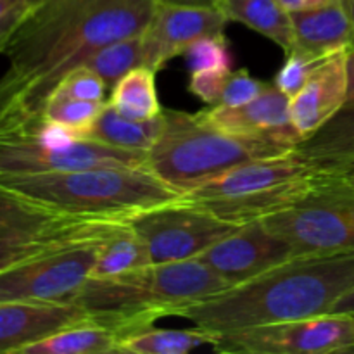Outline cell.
I'll return each instance as SVG.
<instances>
[{
	"label": "cell",
	"mask_w": 354,
	"mask_h": 354,
	"mask_svg": "<svg viewBox=\"0 0 354 354\" xmlns=\"http://www.w3.org/2000/svg\"><path fill=\"white\" fill-rule=\"evenodd\" d=\"M161 127L162 113L154 120H128L106 102L90 130L88 138L100 142V144L113 145V147L127 149V151L149 152L161 131Z\"/></svg>",
	"instance_id": "7402d4cb"
},
{
	"label": "cell",
	"mask_w": 354,
	"mask_h": 354,
	"mask_svg": "<svg viewBox=\"0 0 354 354\" xmlns=\"http://www.w3.org/2000/svg\"><path fill=\"white\" fill-rule=\"evenodd\" d=\"M346 353H354V344L349 349H346Z\"/></svg>",
	"instance_id": "60d3db41"
},
{
	"label": "cell",
	"mask_w": 354,
	"mask_h": 354,
	"mask_svg": "<svg viewBox=\"0 0 354 354\" xmlns=\"http://www.w3.org/2000/svg\"><path fill=\"white\" fill-rule=\"evenodd\" d=\"M227 23V17L216 7L158 2L142 33L144 66L158 73L173 57L182 55L187 45L196 38L223 33Z\"/></svg>",
	"instance_id": "5bb4252c"
},
{
	"label": "cell",
	"mask_w": 354,
	"mask_h": 354,
	"mask_svg": "<svg viewBox=\"0 0 354 354\" xmlns=\"http://www.w3.org/2000/svg\"><path fill=\"white\" fill-rule=\"evenodd\" d=\"M83 66L97 73L106 82L107 88L113 86L123 78L131 69L144 66V47H142V35L121 38L104 45L99 50L93 52Z\"/></svg>",
	"instance_id": "484cf974"
},
{
	"label": "cell",
	"mask_w": 354,
	"mask_h": 354,
	"mask_svg": "<svg viewBox=\"0 0 354 354\" xmlns=\"http://www.w3.org/2000/svg\"><path fill=\"white\" fill-rule=\"evenodd\" d=\"M263 223L289 242L296 256L354 252V190L322 175L306 196Z\"/></svg>",
	"instance_id": "ba28073f"
},
{
	"label": "cell",
	"mask_w": 354,
	"mask_h": 354,
	"mask_svg": "<svg viewBox=\"0 0 354 354\" xmlns=\"http://www.w3.org/2000/svg\"><path fill=\"white\" fill-rule=\"evenodd\" d=\"M354 287V252L297 256L254 279L176 308L213 334L330 313Z\"/></svg>",
	"instance_id": "7a4b0ae2"
},
{
	"label": "cell",
	"mask_w": 354,
	"mask_h": 354,
	"mask_svg": "<svg viewBox=\"0 0 354 354\" xmlns=\"http://www.w3.org/2000/svg\"><path fill=\"white\" fill-rule=\"evenodd\" d=\"M159 0H38L2 54L0 128L44 120L61 80L111 41L144 33Z\"/></svg>",
	"instance_id": "6da1fadb"
},
{
	"label": "cell",
	"mask_w": 354,
	"mask_h": 354,
	"mask_svg": "<svg viewBox=\"0 0 354 354\" xmlns=\"http://www.w3.org/2000/svg\"><path fill=\"white\" fill-rule=\"evenodd\" d=\"M165 3H178V6H197V7H214L216 0H159Z\"/></svg>",
	"instance_id": "f35d334b"
},
{
	"label": "cell",
	"mask_w": 354,
	"mask_h": 354,
	"mask_svg": "<svg viewBox=\"0 0 354 354\" xmlns=\"http://www.w3.org/2000/svg\"><path fill=\"white\" fill-rule=\"evenodd\" d=\"M354 344L353 315L327 313L218 334L213 349L225 354H330Z\"/></svg>",
	"instance_id": "30bf717a"
},
{
	"label": "cell",
	"mask_w": 354,
	"mask_h": 354,
	"mask_svg": "<svg viewBox=\"0 0 354 354\" xmlns=\"http://www.w3.org/2000/svg\"><path fill=\"white\" fill-rule=\"evenodd\" d=\"M330 2V0H280L283 9L287 12H297V10H308L315 9V7H320L324 3Z\"/></svg>",
	"instance_id": "e575fe53"
},
{
	"label": "cell",
	"mask_w": 354,
	"mask_h": 354,
	"mask_svg": "<svg viewBox=\"0 0 354 354\" xmlns=\"http://www.w3.org/2000/svg\"><path fill=\"white\" fill-rule=\"evenodd\" d=\"M187 66L190 71L203 69H232V52L223 33L204 35L196 38L183 50Z\"/></svg>",
	"instance_id": "83f0119b"
},
{
	"label": "cell",
	"mask_w": 354,
	"mask_h": 354,
	"mask_svg": "<svg viewBox=\"0 0 354 354\" xmlns=\"http://www.w3.org/2000/svg\"><path fill=\"white\" fill-rule=\"evenodd\" d=\"M289 104V97L272 83L249 104L239 107L213 106L199 111L197 116L218 130L241 135H270L296 147L303 138L290 123Z\"/></svg>",
	"instance_id": "2e32d148"
},
{
	"label": "cell",
	"mask_w": 354,
	"mask_h": 354,
	"mask_svg": "<svg viewBox=\"0 0 354 354\" xmlns=\"http://www.w3.org/2000/svg\"><path fill=\"white\" fill-rule=\"evenodd\" d=\"M292 151V144L270 135L230 133L209 127L197 114L162 109V127L147 152V168L185 194L235 166Z\"/></svg>",
	"instance_id": "5b68a950"
},
{
	"label": "cell",
	"mask_w": 354,
	"mask_h": 354,
	"mask_svg": "<svg viewBox=\"0 0 354 354\" xmlns=\"http://www.w3.org/2000/svg\"><path fill=\"white\" fill-rule=\"evenodd\" d=\"M149 154L80 138L68 147L45 144L30 127L0 128V176L86 168H147Z\"/></svg>",
	"instance_id": "9c48e42d"
},
{
	"label": "cell",
	"mask_w": 354,
	"mask_h": 354,
	"mask_svg": "<svg viewBox=\"0 0 354 354\" xmlns=\"http://www.w3.org/2000/svg\"><path fill=\"white\" fill-rule=\"evenodd\" d=\"M228 283L199 258L152 263L121 275L90 277L71 303L90 320L113 328L120 339L171 317L176 308L228 289Z\"/></svg>",
	"instance_id": "3957f363"
},
{
	"label": "cell",
	"mask_w": 354,
	"mask_h": 354,
	"mask_svg": "<svg viewBox=\"0 0 354 354\" xmlns=\"http://www.w3.org/2000/svg\"><path fill=\"white\" fill-rule=\"evenodd\" d=\"M214 7L228 23L245 24L279 45L286 54L294 48L292 21L280 0H216Z\"/></svg>",
	"instance_id": "ffe728a7"
},
{
	"label": "cell",
	"mask_w": 354,
	"mask_h": 354,
	"mask_svg": "<svg viewBox=\"0 0 354 354\" xmlns=\"http://www.w3.org/2000/svg\"><path fill=\"white\" fill-rule=\"evenodd\" d=\"M290 21L294 48L315 61L353 48V23L344 0H330L315 9L290 12Z\"/></svg>",
	"instance_id": "ac0fdd59"
},
{
	"label": "cell",
	"mask_w": 354,
	"mask_h": 354,
	"mask_svg": "<svg viewBox=\"0 0 354 354\" xmlns=\"http://www.w3.org/2000/svg\"><path fill=\"white\" fill-rule=\"evenodd\" d=\"M348 55L349 50H341L320 59L303 88L290 99V123L301 138L320 130L348 102Z\"/></svg>",
	"instance_id": "9a60e30c"
},
{
	"label": "cell",
	"mask_w": 354,
	"mask_h": 354,
	"mask_svg": "<svg viewBox=\"0 0 354 354\" xmlns=\"http://www.w3.org/2000/svg\"><path fill=\"white\" fill-rule=\"evenodd\" d=\"M330 313H339V315H353L354 317V287L349 289L341 299L335 303V306L332 308Z\"/></svg>",
	"instance_id": "8d00e7d4"
},
{
	"label": "cell",
	"mask_w": 354,
	"mask_h": 354,
	"mask_svg": "<svg viewBox=\"0 0 354 354\" xmlns=\"http://www.w3.org/2000/svg\"><path fill=\"white\" fill-rule=\"evenodd\" d=\"M100 244L57 249L0 273V301L71 303L90 279Z\"/></svg>",
	"instance_id": "7c38bea8"
},
{
	"label": "cell",
	"mask_w": 354,
	"mask_h": 354,
	"mask_svg": "<svg viewBox=\"0 0 354 354\" xmlns=\"http://www.w3.org/2000/svg\"><path fill=\"white\" fill-rule=\"evenodd\" d=\"M0 190L62 213L107 220H131L183 196L149 168L111 166L0 176Z\"/></svg>",
	"instance_id": "277c9868"
},
{
	"label": "cell",
	"mask_w": 354,
	"mask_h": 354,
	"mask_svg": "<svg viewBox=\"0 0 354 354\" xmlns=\"http://www.w3.org/2000/svg\"><path fill=\"white\" fill-rule=\"evenodd\" d=\"M118 344L116 330L86 320L26 346L19 354H109L118 353Z\"/></svg>",
	"instance_id": "44dd1931"
},
{
	"label": "cell",
	"mask_w": 354,
	"mask_h": 354,
	"mask_svg": "<svg viewBox=\"0 0 354 354\" xmlns=\"http://www.w3.org/2000/svg\"><path fill=\"white\" fill-rule=\"evenodd\" d=\"M266 86H268V83L261 82V80H256L248 69L232 71L218 106H244V104H249L256 97L261 95Z\"/></svg>",
	"instance_id": "4dcf8cb0"
},
{
	"label": "cell",
	"mask_w": 354,
	"mask_h": 354,
	"mask_svg": "<svg viewBox=\"0 0 354 354\" xmlns=\"http://www.w3.org/2000/svg\"><path fill=\"white\" fill-rule=\"evenodd\" d=\"M218 334L204 328L194 330H158L144 328L120 339L118 353L127 354H187L203 346H213Z\"/></svg>",
	"instance_id": "cb8c5ba5"
},
{
	"label": "cell",
	"mask_w": 354,
	"mask_h": 354,
	"mask_svg": "<svg viewBox=\"0 0 354 354\" xmlns=\"http://www.w3.org/2000/svg\"><path fill=\"white\" fill-rule=\"evenodd\" d=\"M128 223L62 213L0 190V273L57 249L104 242Z\"/></svg>",
	"instance_id": "52a82bcc"
},
{
	"label": "cell",
	"mask_w": 354,
	"mask_h": 354,
	"mask_svg": "<svg viewBox=\"0 0 354 354\" xmlns=\"http://www.w3.org/2000/svg\"><path fill=\"white\" fill-rule=\"evenodd\" d=\"M90 320L76 303L0 301V353H21L55 332Z\"/></svg>",
	"instance_id": "e0dca14e"
},
{
	"label": "cell",
	"mask_w": 354,
	"mask_h": 354,
	"mask_svg": "<svg viewBox=\"0 0 354 354\" xmlns=\"http://www.w3.org/2000/svg\"><path fill=\"white\" fill-rule=\"evenodd\" d=\"M28 10H30V7L23 10H17V12L10 14L9 17L0 21V52H3L6 45L9 44L10 37H12L14 30H16L17 24L21 23V19H23V16L28 12Z\"/></svg>",
	"instance_id": "d6a6232c"
},
{
	"label": "cell",
	"mask_w": 354,
	"mask_h": 354,
	"mask_svg": "<svg viewBox=\"0 0 354 354\" xmlns=\"http://www.w3.org/2000/svg\"><path fill=\"white\" fill-rule=\"evenodd\" d=\"M318 61L311 59L310 55L303 54L301 50L294 48L292 52L287 54L286 62L280 68V71L277 73L275 78H273V85L280 90L282 93H286L289 99H292L303 85L306 83L308 76H310L311 69L315 68Z\"/></svg>",
	"instance_id": "f546056e"
},
{
	"label": "cell",
	"mask_w": 354,
	"mask_h": 354,
	"mask_svg": "<svg viewBox=\"0 0 354 354\" xmlns=\"http://www.w3.org/2000/svg\"><path fill=\"white\" fill-rule=\"evenodd\" d=\"M297 258L292 245L272 230L263 220L251 221L211 245L199 256L230 287L244 283L289 259Z\"/></svg>",
	"instance_id": "4fadbf2b"
},
{
	"label": "cell",
	"mask_w": 354,
	"mask_h": 354,
	"mask_svg": "<svg viewBox=\"0 0 354 354\" xmlns=\"http://www.w3.org/2000/svg\"><path fill=\"white\" fill-rule=\"evenodd\" d=\"M230 75L232 69H203V71H194L192 76H190L189 90L197 99L203 100L204 104L218 106Z\"/></svg>",
	"instance_id": "1f68e13d"
},
{
	"label": "cell",
	"mask_w": 354,
	"mask_h": 354,
	"mask_svg": "<svg viewBox=\"0 0 354 354\" xmlns=\"http://www.w3.org/2000/svg\"><path fill=\"white\" fill-rule=\"evenodd\" d=\"M348 75H349V90H348V102H354V48L349 50L348 55Z\"/></svg>",
	"instance_id": "74e56055"
},
{
	"label": "cell",
	"mask_w": 354,
	"mask_h": 354,
	"mask_svg": "<svg viewBox=\"0 0 354 354\" xmlns=\"http://www.w3.org/2000/svg\"><path fill=\"white\" fill-rule=\"evenodd\" d=\"M38 0H0V21L9 17L10 14L17 12V10L35 6Z\"/></svg>",
	"instance_id": "836d02e7"
},
{
	"label": "cell",
	"mask_w": 354,
	"mask_h": 354,
	"mask_svg": "<svg viewBox=\"0 0 354 354\" xmlns=\"http://www.w3.org/2000/svg\"><path fill=\"white\" fill-rule=\"evenodd\" d=\"M332 182L339 183V185L346 187V189L354 190V162L353 165L346 166V168L339 169V171L330 173V175H325Z\"/></svg>",
	"instance_id": "d590c367"
},
{
	"label": "cell",
	"mask_w": 354,
	"mask_h": 354,
	"mask_svg": "<svg viewBox=\"0 0 354 354\" xmlns=\"http://www.w3.org/2000/svg\"><path fill=\"white\" fill-rule=\"evenodd\" d=\"M294 154L317 169L330 175L354 162V102L346 104L320 130L303 138Z\"/></svg>",
	"instance_id": "d6986e66"
},
{
	"label": "cell",
	"mask_w": 354,
	"mask_h": 354,
	"mask_svg": "<svg viewBox=\"0 0 354 354\" xmlns=\"http://www.w3.org/2000/svg\"><path fill=\"white\" fill-rule=\"evenodd\" d=\"M130 225L147 245L152 263L196 259L242 227L182 199L144 211Z\"/></svg>",
	"instance_id": "8fae6325"
},
{
	"label": "cell",
	"mask_w": 354,
	"mask_h": 354,
	"mask_svg": "<svg viewBox=\"0 0 354 354\" xmlns=\"http://www.w3.org/2000/svg\"><path fill=\"white\" fill-rule=\"evenodd\" d=\"M107 85L88 66H78L61 80L52 93L82 100H104Z\"/></svg>",
	"instance_id": "f1b7e54d"
},
{
	"label": "cell",
	"mask_w": 354,
	"mask_h": 354,
	"mask_svg": "<svg viewBox=\"0 0 354 354\" xmlns=\"http://www.w3.org/2000/svg\"><path fill=\"white\" fill-rule=\"evenodd\" d=\"M104 106V100H82L52 93L45 104L44 120L64 124L78 138H88L90 130Z\"/></svg>",
	"instance_id": "4316f807"
},
{
	"label": "cell",
	"mask_w": 354,
	"mask_h": 354,
	"mask_svg": "<svg viewBox=\"0 0 354 354\" xmlns=\"http://www.w3.org/2000/svg\"><path fill=\"white\" fill-rule=\"evenodd\" d=\"M107 104L128 120L147 121L161 116L162 107L156 90L154 69L138 66L127 73L113 86Z\"/></svg>",
	"instance_id": "603a6c76"
},
{
	"label": "cell",
	"mask_w": 354,
	"mask_h": 354,
	"mask_svg": "<svg viewBox=\"0 0 354 354\" xmlns=\"http://www.w3.org/2000/svg\"><path fill=\"white\" fill-rule=\"evenodd\" d=\"M152 265L151 254L140 235L128 223L100 244L99 258L92 270L93 279L121 275Z\"/></svg>",
	"instance_id": "d4e9b609"
},
{
	"label": "cell",
	"mask_w": 354,
	"mask_h": 354,
	"mask_svg": "<svg viewBox=\"0 0 354 354\" xmlns=\"http://www.w3.org/2000/svg\"><path fill=\"white\" fill-rule=\"evenodd\" d=\"M344 2H346V7H348V10H349V16H351L353 31H354V0H344ZM353 48H354V44H353Z\"/></svg>",
	"instance_id": "ab89813d"
},
{
	"label": "cell",
	"mask_w": 354,
	"mask_h": 354,
	"mask_svg": "<svg viewBox=\"0 0 354 354\" xmlns=\"http://www.w3.org/2000/svg\"><path fill=\"white\" fill-rule=\"evenodd\" d=\"M322 182V173L289 152L244 162L182 196L185 203L235 225L292 206Z\"/></svg>",
	"instance_id": "8992f818"
}]
</instances>
